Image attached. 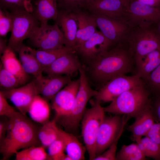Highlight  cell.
I'll list each match as a JSON object with an SVG mask.
<instances>
[{"instance_id":"1","label":"cell","mask_w":160,"mask_h":160,"mask_svg":"<svg viewBox=\"0 0 160 160\" xmlns=\"http://www.w3.org/2000/svg\"><path fill=\"white\" fill-rule=\"evenodd\" d=\"M88 62V66H85L87 76L100 89L115 77L135 72L133 58L125 42L114 45Z\"/></svg>"},{"instance_id":"2","label":"cell","mask_w":160,"mask_h":160,"mask_svg":"<svg viewBox=\"0 0 160 160\" xmlns=\"http://www.w3.org/2000/svg\"><path fill=\"white\" fill-rule=\"evenodd\" d=\"M8 118L6 135L0 144L2 160L8 159L20 149L41 144L38 136L40 128L26 115L17 111Z\"/></svg>"},{"instance_id":"3","label":"cell","mask_w":160,"mask_h":160,"mask_svg":"<svg viewBox=\"0 0 160 160\" xmlns=\"http://www.w3.org/2000/svg\"><path fill=\"white\" fill-rule=\"evenodd\" d=\"M150 94L144 83L122 93L103 108L105 112L135 119L151 105Z\"/></svg>"},{"instance_id":"4","label":"cell","mask_w":160,"mask_h":160,"mask_svg":"<svg viewBox=\"0 0 160 160\" xmlns=\"http://www.w3.org/2000/svg\"><path fill=\"white\" fill-rule=\"evenodd\" d=\"M124 42L133 58L136 69L148 54L160 49V37L153 24L131 27Z\"/></svg>"},{"instance_id":"5","label":"cell","mask_w":160,"mask_h":160,"mask_svg":"<svg viewBox=\"0 0 160 160\" xmlns=\"http://www.w3.org/2000/svg\"><path fill=\"white\" fill-rule=\"evenodd\" d=\"M80 80L79 89L70 112L65 116L54 119L57 123L63 126L65 131L68 132L77 130L86 110L88 101L92 97H95L98 92L90 87L86 76H81Z\"/></svg>"},{"instance_id":"6","label":"cell","mask_w":160,"mask_h":160,"mask_svg":"<svg viewBox=\"0 0 160 160\" xmlns=\"http://www.w3.org/2000/svg\"><path fill=\"white\" fill-rule=\"evenodd\" d=\"M101 102L96 100L92 107L86 109L82 119L81 133L90 160L96 157L95 149L97 137L105 117Z\"/></svg>"},{"instance_id":"7","label":"cell","mask_w":160,"mask_h":160,"mask_svg":"<svg viewBox=\"0 0 160 160\" xmlns=\"http://www.w3.org/2000/svg\"><path fill=\"white\" fill-rule=\"evenodd\" d=\"M13 19L11 33L8 43V48L17 52L23 44V41L29 38L40 22L33 12L23 10L11 12Z\"/></svg>"},{"instance_id":"8","label":"cell","mask_w":160,"mask_h":160,"mask_svg":"<svg viewBox=\"0 0 160 160\" xmlns=\"http://www.w3.org/2000/svg\"><path fill=\"white\" fill-rule=\"evenodd\" d=\"M129 119L126 116L115 115L105 116L100 127L97 137L96 156L105 151L118 138H119L125 125Z\"/></svg>"},{"instance_id":"9","label":"cell","mask_w":160,"mask_h":160,"mask_svg":"<svg viewBox=\"0 0 160 160\" xmlns=\"http://www.w3.org/2000/svg\"><path fill=\"white\" fill-rule=\"evenodd\" d=\"M144 83L136 74L119 76L108 81L100 88L95 97L96 100L101 103L111 102L124 92Z\"/></svg>"},{"instance_id":"10","label":"cell","mask_w":160,"mask_h":160,"mask_svg":"<svg viewBox=\"0 0 160 160\" xmlns=\"http://www.w3.org/2000/svg\"><path fill=\"white\" fill-rule=\"evenodd\" d=\"M97 27L111 42L113 46L124 42L131 28L127 20L112 18L99 14L90 13Z\"/></svg>"},{"instance_id":"11","label":"cell","mask_w":160,"mask_h":160,"mask_svg":"<svg viewBox=\"0 0 160 160\" xmlns=\"http://www.w3.org/2000/svg\"><path fill=\"white\" fill-rule=\"evenodd\" d=\"M29 39L33 46L39 49H54L65 46L63 33L56 23L40 24Z\"/></svg>"},{"instance_id":"12","label":"cell","mask_w":160,"mask_h":160,"mask_svg":"<svg viewBox=\"0 0 160 160\" xmlns=\"http://www.w3.org/2000/svg\"><path fill=\"white\" fill-rule=\"evenodd\" d=\"M127 11L131 28L137 25H150L160 22V7H153L132 0Z\"/></svg>"},{"instance_id":"13","label":"cell","mask_w":160,"mask_h":160,"mask_svg":"<svg viewBox=\"0 0 160 160\" xmlns=\"http://www.w3.org/2000/svg\"><path fill=\"white\" fill-rule=\"evenodd\" d=\"M19 111L26 115L29 107L34 98L39 95L35 79L20 87L9 90H1Z\"/></svg>"},{"instance_id":"14","label":"cell","mask_w":160,"mask_h":160,"mask_svg":"<svg viewBox=\"0 0 160 160\" xmlns=\"http://www.w3.org/2000/svg\"><path fill=\"white\" fill-rule=\"evenodd\" d=\"M79 8H84L90 13L102 14L128 22L127 10L120 0H86Z\"/></svg>"},{"instance_id":"15","label":"cell","mask_w":160,"mask_h":160,"mask_svg":"<svg viewBox=\"0 0 160 160\" xmlns=\"http://www.w3.org/2000/svg\"><path fill=\"white\" fill-rule=\"evenodd\" d=\"M79 78L71 81L52 99V107L56 115L55 119L67 114L71 111L78 91Z\"/></svg>"},{"instance_id":"16","label":"cell","mask_w":160,"mask_h":160,"mask_svg":"<svg viewBox=\"0 0 160 160\" xmlns=\"http://www.w3.org/2000/svg\"><path fill=\"white\" fill-rule=\"evenodd\" d=\"M39 94L47 100H52L62 88L71 82V76L62 75H43L34 78Z\"/></svg>"},{"instance_id":"17","label":"cell","mask_w":160,"mask_h":160,"mask_svg":"<svg viewBox=\"0 0 160 160\" xmlns=\"http://www.w3.org/2000/svg\"><path fill=\"white\" fill-rule=\"evenodd\" d=\"M113 46L111 42L100 31H97L79 46L77 52L88 61L108 50Z\"/></svg>"},{"instance_id":"18","label":"cell","mask_w":160,"mask_h":160,"mask_svg":"<svg viewBox=\"0 0 160 160\" xmlns=\"http://www.w3.org/2000/svg\"><path fill=\"white\" fill-rule=\"evenodd\" d=\"M75 52H70L61 56L44 68L43 73L51 76H72L74 72L79 71L82 66Z\"/></svg>"},{"instance_id":"19","label":"cell","mask_w":160,"mask_h":160,"mask_svg":"<svg viewBox=\"0 0 160 160\" xmlns=\"http://www.w3.org/2000/svg\"><path fill=\"white\" fill-rule=\"evenodd\" d=\"M76 20L78 29L76 36V47L79 46L89 39L97 31V25L90 14L82 11L79 8L71 12Z\"/></svg>"},{"instance_id":"20","label":"cell","mask_w":160,"mask_h":160,"mask_svg":"<svg viewBox=\"0 0 160 160\" xmlns=\"http://www.w3.org/2000/svg\"><path fill=\"white\" fill-rule=\"evenodd\" d=\"M55 21L61 28L64 36L65 46L70 47H76L78 25L71 12L63 9L59 11Z\"/></svg>"},{"instance_id":"21","label":"cell","mask_w":160,"mask_h":160,"mask_svg":"<svg viewBox=\"0 0 160 160\" xmlns=\"http://www.w3.org/2000/svg\"><path fill=\"white\" fill-rule=\"evenodd\" d=\"M35 49L23 44L17 52L25 73L36 78L43 75V69L36 56Z\"/></svg>"},{"instance_id":"22","label":"cell","mask_w":160,"mask_h":160,"mask_svg":"<svg viewBox=\"0 0 160 160\" xmlns=\"http://www.w3.org/2000/svg\"><path fill=\"white\" fill-rule=\"evenodd\" d=\"M156 121L151 105L135 118L134 122L127 128L132 134L133 140L145 136Z\"/></svg>"},{"instance_id":"23","label":"cell","mask_w":160,"mask_h":160,"mask_svg":"<svg viewBox=\"0 0 160 160\" xmlns=\"http://www.w3.org/2000/svg\"><path fill=\"white\" fill-rule=\"evenodd\" d=\"M3 67L15 76L21 85L26 84L29 79L28 75L24 71L15 52L7 47L1 56V62Z\"/></svg>"},{"instance_id":"24","label":"cell","mask_w":160,"mask_h":160,"mask_svg":"<svg viewBox=\"0 0 160 160\" xmlns=\"http://www.w3.org/2000/svg\"><path fill=\"white\" fill-rule=\"evenodd\" d=\"M33 13L40 24L48 23L49 20H55L59 11L57 0H36Z\"/></svg>"},{"instance_id":"25","label":"cell","mask_w":160,"mask_h":160,"mask_svg":"<svg viewBox=\"0 0 160 160\" xmlns=\"http://www.w3.org/2000/svg\"><path fill=\"white\" fill-rule=\"evenodd\" d=\"M59 135L63 142L65 151L72 160L85 159V148L73 134L59 128Z\"/></svg>"},{"instance_id":"26","label":"cell","mask_w":160,"mask_h":160,"mask_svg":"<svg viewBox=\"0 0 160 160\" xmlns=\"http://www.w3.org/2000/svg\"><path fill=\"white\" fill-rule=\"evenodd\" d=\"M28 113L34 121L43 124L49 121L50 108L47 100L39 95L34 98L28 109Z\"/></svg>"},{"instance_id":"27","label":"cell","mask_w":160,"mask_h":160,"mask_svg":"<svg viewBox=\"0 0 160 160\" xmlns=\"http://www.w3.org/2000/svg\"><path fill=\"white\" fill-rule=\"evenodd\" d=\"M77 52L76 47H73L65 46L57 49H35L36 56L43 70L61 56L66 53Z\"/></svg>"},{"instance_id":"28","label":"cell","mask_w":160,"mask_h":160,"mask_svg":"<svg viewBox=\"0 0 160 160\" xmlns=\"http://www.w3.org/2000/svg\"><path fill=\"white\" fill-rule=\"evenodd\" d=\"M160 65V49L148 54L135 71V74L144 80Z\"/></svg>"},{"instance_id":"29","label":"cell","mask_w":160,"mask_h":160,"mask_svg":"<svg viewBox=\"0 0 160 160\" xmlns=\"http://www.w3.org/2000/svg\"><path fill=\"white\" fill-rule=\"evenodd\" d=\"M54 119L42 124L38 132V136L41 145L47 147L59 136V128Z\"/></svg>"},{"instance_id":"30","label":"cell","mask_w":160,"mask_h":160,"mask_svg":"<svg viewBox=\"0 0 160 160\" xmlns=\"http://www.w3.org/2000/svg\"><path fill=\"white\" fill-rule=\"evenodd\" d=\"M16 155V160H51L43 146H33L20 152Z\"/></svg>"},{"instance_id":"31","label":"cell","mask_w":160,"mask_h":160,"mask_svg":"<svg viewBox=\"0 0 160 160\" xmlns=\"http://www.w3.org/2000/svg\"><path fill=\"white\" fill-rule=\"evenodd\" d=\"M146 159L136 143L123 145L116 155L117 160H145Z\"/></svg>"},{"instance_id":"32","label":"cell","mask_w":160,"mask_h":160,"mask_svg":"<svg viewBox=\"0 0 160 160\" xmlns=\"http://www.w3.org/2000/svg\"><path fill=\"white\" fill-rule=\"evenodd\" d=\"M1 8L11 12L23 10L33 13L34 11L31 0H0Z\"/></svg>"},{"instance_id":"33","label":"cell","mask_w":160,"mask_h":160,"mask_svg":"<svg viewBox=\"0 0 160 160\" xmlns=\"http://www.w3.org/2000/svg\"><path fill=\"white\" fill-rule=\"evenodd\" d=\"M0 85L5 90L14 89L22 85L18 79L0 64Z\"/></svg>"},{"instance_id":"34","label":"cell","mask_w":160,"mask_h":160,"mask_svg":"<svg viewBox=\"0 0 160 160\" xmlns=\"http://www.w3.org/2000/svg\"><path fill=\"white\" fill-rule=\"evenodd\" d=\"M143 81L150 93L160 95V65Z\"/></svg>"},{"instance_id":"35","label":"cell","mask_w":160,"mask_h":160,"mask_svg":"<svg viewBox=\"0 0 160 160\" xmlns=\"http://www.w3.org/2000/svg\"><path fill=\"white\" fill-rule=\"evenodd\" d=\"M48 154L51 159L53 160H65L66 154L65 151L63 142L59 135L58 138L48 147Z\"/></svg>"},{"instance_id":"36","label":"cell","mask_w":160,"mask_h":160,"mask_svg":"<svg viewBox=\"0 0 160 160\" xmlns=\"http://www.w3.org/2000/svg\"><path fill=\"white\" fill-rule=\"evenodd\" d=\"M13 23L12 15L6 9H0V35L5 36L11 31Z\"/></svg>"},{"instance_id":"37","label":"cell","mask_w":160,"mask_h":160,"mask_svg":"<svg viewBox=\"0 0 160 160\" xmlns=\"http://www.w3.org/2000/svg\"><path fill=\"white\" fill-rule=\"evenodd\" d=\"M145 145L148 154V157L156 160H160V145L146 136L141 138Z\"/></svg>"},{"instance_id":"38","label":"cell","mask_w":160,"mask_h":160,"mask_svg":"<svg viewBox=\"0 0 160 160\" xmlns=\"http://www.w3.org/2000/svg\"><path fill=\"white\" fill-rule=\"evenodd\" d=\"M2 91H0V115L8 118L14 115L17 111L8 103Z\"/></svg>"},{"instance_id":"39","label":"cell","mask_w":160,"mask_h":160,"mask_svg":"<svg viewBox=\"0 0 160 160\" xmlns=\"http://www.w3.org/2000/svg\"><path fill=\"white\" fill-rule=\"evenodd\" d=\"M119 138L117 139L107 149L97 156L94 160H115L116 159L117 145Z\"/></svg>"},{"instance_id":"40","label":"cell","mask_w":160,"mask_h":160,"mask_svg":"<svg viewBox=\"0 0 160 160\" xmlns=\"http://www.w3.org/2000/svg\"><path fill=\"white\" fill-rule=\"evenodd\" d=\"M86 0H57L59 6L63 10L71 12L79 8L80 6Z\"/></svg>"},{"instance_id":"41","label":"cell","mask_w":160,"mask_h":160,"mask_svg":"<svg viewBox=\"0 0 160 160\" xmlns=\"http://www.w3.org/2000/svg\"><path fill=\"white\" fill-rule=\"evenodd\" d=\"M145 136L160 145V122H155Z\"/></svg>"},{"instance_id":"42","label":"cell","mask_w":160,"mask_h":160,"mask_svg":"<svg viewBox=\"0 0 160 160\" xmlns=\"http://www.w3.org/2000/svg\"><path fill=\"white\" fill-rule=\"evenodd\" d=\"M156 97L151 107L156 122H160V95Z\"/></svg>"},{"instance_id":"43","label":"cell","mask_w":160,"mask_h":160,"mask_svg":"<svg viewBox=\"0 0 160 160\" xmlns=\"http://www.w3.org/2000/svg\"><path fill=\"white\" fill-rule=\"evenodd\" d=\"M8 119L5 121L1 120L0 122V144L4 139L7 133Z\"/></svg>"},{"instance_id":"44","label":"cell","mask_w":160,"mask_h":160,"mask_svg":"<svg viewBox=\"0 0 160 160\" xmlns=\"http://www.w3.org/2000/svg\"><path fill=\"white\" fill-rule=\"evenodd\" d=\"M144 4L155 7H160V0H135Z\"/></svg>"},{"instance_id":"45","label":"cell","mask_w":160,"mask_h":160,"mask_svg":"<svg viewBox=\"0 0 160 160\" xmlns=\"http://www.w3.org/2000/svg\"><path fill=\"white\" fill-rule=\"evenodd\" d=\"M8 47L7 41L2 37L0 38V54L1 55Z\"/></svg>"},{"instance_id":"46","label":"cell","mask_w":160,"mask_h":160,"mask_svg":"<svg viewBox=\"0 0 160 160\" xmlns=\"http://www.w3.org/2000/svg\"><path fill=\"white\" fill-rule=\"evenodd\" d=\"M132 0H120L123 6L127 10L129 7L130 3Z\"/></svg>"},{"instance_id":"47","label":"cell","mask_w":160,"mask_h":160,"mask_svg":"<svg viewBox=\"0 0 160 160\" xmlns=\"http://www.w3.org/2000/svg\"><path fill=\"white\" fill-rule=\"evenodd\" d=\"M154 28L160 37V22L153 24Z\"/></svg>"}]
</instances>
